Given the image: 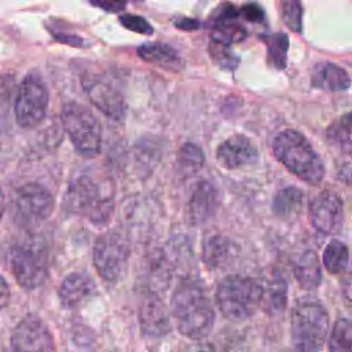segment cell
<instances>
[{"label":"cell","instance_id":"cell-1","mask_svg":"<svg viewBox=\"0 0 352 352\" xmlns=\"http://www.w3.org/2000/svg\"><path fill=\"white\" fill-rule=\"evenodd\" d=\"M170 314L180 334L191 340H202L213 327V305L204 289L192 279H183L175 289Z\"/></svg>","mask_w":352,"mask_h":352},{"label":"cell","instance_id":"cell-2","mask_svg":"<svg viewBox=\"0 0 352 352\" xmlns=\"http://www.w3.org/2000/svg\"><path fill=\"white\" fill-rule=\"evenodd\" d=\"M275 157L292 173L308 184H319L324 176V165L307 138L294 131L285 129L272 142Z\"/></svg>","mask_w":352,"mask_h":352},{"label":"cell","instance_id":"cell-3","mask_svg":"<svg viewBox=\"0 0 352 352\" xmlns=\"http://www.w3.org/2000/svg\"><path fill=\"white\" fill-rule=\"evenodd\" d=\"M261 297L263 286L243 275H228L216 289V304L220 312L234 322L250 318L258 308Z\"/></svg>","mask_w":352,"mask_h":352},{"label":"cell","instance_id":"cell-4","mask_svg":"<svg viewBox=\"0 0 352 352\" xmlns=\"http://www.w3.org/2000/svg\"><path fill=\"white\" fill-rule=\"evenodd\" d=\"M329 333L326 309L312 301L300 302L290 316V337L296 352H320Z\"/></svg>","mask_w":352,"mask_h":352},{"label":"cell","instance_id":"cell-5","mask_svg":"<svg viewBox=\"0 0 352 352\" xmlns=\"http://www.w3.org/2000/svg\"><path fill=\"white\" fill-rule=\"evenodd\" d=\"M113 194L102 192L88 176L72 182L65 195V209L69 213L87 216L95 224H104L113 213Z\"/></svg>","mask_w":352,"mask_h":352},{"label":"cell","instance_id":"cell-6","mask_svg":"<svg viewBox=\"0 0 352 352\" xmlns=\"http://www.w3.org/2000/svg\"><path fill=\"white\" fill-rule=\"evenodd\" d=\"M62 121L74 148L92 158L100 153L102 131L92 111L81 103L69 102L63 106Z\"/></svg>","mask_w":352,"mask_h":352},{"label":"cell","instance_id":"cell-7","mask_svg":"<svg viewBox=\"0 0 352 352\" xmlns=\"http://www.w3.org/2000/svg\"><path fill=\"white\" fill-rule=\"evenodd\" d=\"M129 261V245L116 231L100 235L94 246V265L107 282H117L126 271Z\"/></svg>","mask_w":352,"mask_h":352},{"label":"cell","instance_id":"cell-8","mask_svg":"<svg viewBox=\"0 0 352 352\" xmlns=\"http://www.w3.org/2000/svg\"><path fill=\"white\" fill-rule=\"evenodd\" d=\"M10 268L16 282L25 289H37L48 278V261L36 243L15 245L10 252Z\"/></svg>","mask_w":352,"mask_h":352},{"label":"cell","instance_id":"cell-9","mask_svg":"<svg viewBox=\"0 0 352 352\" xmlns=\"http://www.w3.org/2000/svg\"><path fill=\"white\" fill-rule=\"evenodd\" d=\"M48 107V91L43 80L29 74L19 85L15 100V118L19 126H37L45 117Z\"/></svg>","mask_w":352,"mask_h":352},{"label":"cell","instance_id":"cell-10","mask_svg":"<svg viewBox=\"0 0 352 352\" xmlns=\"http://www.w3.org/2000/svg\"><path fill=\"white\" fill-rule=\"evenodd\" d=\"M14 213L22 224H36L50 217L54 210L52 194L37 183H28L14 194Z\"/></svg>","mask_w":352,"mask_h":352},{"label":"cell","instance_id":"cell-11","mask_svg":"<svg viewBox=\"0 0 352 352\" xmlns=\"http://www.w3.org/2000/svg\"><path fill=\"white\" fill-rule=\"evenodd\" d=\"M11 352H58L47 324L34 315L25 316L11 336Z\"/></svg>","mask_w":352,"mask_h":352},{"label":"cell","instance_id":"cell-12","mask_svg":"<svg viewBox=\"0 0 352 352\" xmlns=\"http://www.w3.org/2000/svg\"><path fill=\"white\" fill-rule=\"evenodd\" d=\"M309 220L324 235L338 234L344 223V205L333 191L319 192L309 204Z\"/></svg>","mask_w":352,"mask_h":352},{"label":"cell","instance_id":"cell-13","mask_svg":"<svg viewBox=\"0 0 352 352\" xmlns=\"http://www.w3.org/2000/svg\"><path fill=\"white\" fill-rule=\"evenodd\" d=\"M82 87L89 100L107 117L122 120L125 116V102L121 94L107 81L96 76H85Z\"/></svg>","mask_w":352,"mask_h":352},{"label":"cell","instance_id":"cell-14","mask_svg":"<svg viewBox=\"0 0 352 352\" xmlns=\"http://www.w3.org/2000/svg\"><path fill=\"white\" fill-rule=\"evenodd\" d=\"M142 333L147 337H162L170 330V315L164 301L155 293H148L139 308Z\"/></svg>","mask_w":352,"mask_h":352},{"label":"cell","instance_id":"cell-15","mask_svg":"<svg viewBox=\"0 0 352 352\" xmlns=\"http://www.w3.org/2000/svg\"><path fill=\"white\" fill-rule=\"evenodd\" d=\"M216 158L221 166L236 169L254 164L258 160V153L246 136L234 135L217 147Z\"/></svg>","mask_w":352,"mask_h":352},{"label":"cell","instance_id":"cell-16","mask_svg":"<svg viewBox=\"0 0 352 352\" xmlns=\"http://www.w3.org/2000/svg\"><path fill=\"white\" fill-rule=\"evenodd\" d=\"M220 204L217 188L209 182H199L188 202V219L192 224L199 226L210 220Z\"/></svg>","mask_w":352,"mask_h":352},{"label":"cell","instance_id":"cell-17","mask_svg":"<svg viewBox=\"0 0 352 352\" xmlns=\"http://www.w3.org/2000/svg\"><path fill=\"white\" fill-rule=\"evenodd\" d=\"M94 289L95 283L88 275L82 272H73L67 275L59 286V301L63 308H76L94 293Z\"/></svg>","mask_w":352,"mask_h":352},{"label":"cell","instance_id":"cell-18","mask_svg":"<svg viewBox=\"0 0 352 352\" xmlns=\"http://www.w3.org/2000/svg\"><path fill=\"white\" fill-rule=\"evenodd\" d=\"M311 84L314 88L322 91H344L351 85V78L346 70L341 66L331 62H324L315 66Z\"/></svg>","mask_w":352,"mask_h":352},{"label":"cell","instance_id":"cell-19","mask_svg":"<svg viewBox=\"0 0 352 352\" xmlns=\"http://www.w3.org/2000/svg\"><path fill=\"white\" fill-rule=\"evenodd\" d=\"M139 56L150 63H154L169 72H180L183 69V59L170 47L162 43H146L138 48Z\"/></svg>","mask_w":352,"mask_h":352},{"label":"cell","instance_id":"cell-20","mask_svg":"<svg viewBox=\"0 0 352 352\" xmlns=\"http://www.w3.org/2000/svg\"><path fill=\"white\" fill-rule=\"evenodd\" d=\"M235 246L224 235L212 234L202 245V260L209 268H221L234 256Z\"/></svg>","mask_w":352,"mask_h":352},{"label":"cell","instance_id":"cell-21","mask_svg":"<svg viewBox=\"0 0 352 352\" xmlns=\"http://www.w3.org/2000/svg\"><path fill=\"white\" fill-rule=\"evenodd\" d=\"M294 278L305 290H315L322 280V267L315 250H305L296 261Z\"/></svg>","mask_w":352,"mask_h":352},{"label":"cell","instance_id":"cell-22","mask_svg":"<svg viewBox=\"0 0 352 352\" xmlns=\"http://www.w3.org/2000/svg\"><path fill=\"white\" fill-rule=\"evenodd\" d=\"M287 304V283L282 276L272 278L267 287H263L261 308L270 315H279L285 311Z\"/></svg>","mask_w":352,"mask_h":352},{"label":"cell","instance_id":"cell-23","mask_svg":"<svg viewBox=\"0 0 352 352\" xmlns=\"http://www.w3.org/2000/svg\"><path fill=\"white\" fill-rule=\"evenodd\" d=\"M302 201L304 194L301 190L297 187H285L276 192L272 202V210L278 217L292 219L300 212Z\"/></svg>","mask_w":352,"mask_h":352},{"label":"cell","instance_id":"cell-24","mask_svg":"<svg viewBox=\"0 0 352 352\" xmlns=\"http://www.w3.org/2000/svg\"><path fill=\"white\" fill-rule=\"evenodd\" d=\"M327 142L340 150V153L352 150V113L342 114L333 121L326 131Z\"/></svg>","mask_w":352,"mask_h":352},{"label":"cell","instance_id":"cell-25","mask_svg":"<svg viewBox=\"0 0 352 352\" xmlns=\"http://www.w3.org/2000/svg\"><path fill=\"white\" fill-rule=\"evenodd\" d=\"M261 40L267 45V60L268 65L276 70L286 67L289 38L285 33H272L261 36Z\"/></svg>","mask_w":352,"mask_h":352},{"label":"cell","instance_id":"cell-26","mask_svg":"<svg viewBox=\"0 0 352 352\" xmlns=\"http://www.w3.org/2000/svg\"><path fill=\"white\" fill-rule=\"evenodd\" d=\"M323 264L327 272L341 275L349 265V252L346 245L338 239L330 241L323 252Z\"/></svg>","mask_w":352,"mask_h":352},{"label":"cell","instance_id":"cell-27","mask_svg":"<svg viewBox=\"0 0 352 352\" xmlns=\"http://www.w3.org/2000/svg\"><path fill=\"white\" fill-rule=\"evenodd\" d=\"M329 352H352V322L346 318L338 319L329 338Z\"/></svg>","mask_w":352,"mask_h":352},{"label":"cell","instance_id":"cell-28","mask_svg":"<svg viewBox=\"0 0 352 352\" xmlns=\"http://www.w3.org/2000/svg\"><path fill=\"white\" fill-rule=\"evenodd\" d=\"M205 162L202 150L194 143H186L177 153V168L186 175L198 172Z\"/></svg>","mask_w":352,"mask_h":352},{"label":"cell","instance_id":"cell-29","mask_svg":"<svg viewBox=\"0 0 352 352\" xmlns=\"http://www.w3.org/2000/svg\"><path fill=\"white\" fill-rule=\"evenodd\" d=\"M246 36V30L241 26L234 23L232 21H223L217 22L212 28V40L224 43V44H232L242 41Z\"/></svg>","mask_w":352,"mask_h":352},{"label":"cell","instance_id":"cell-30","mask_svg":"<svg viewBox=\"0 0 352 352\" xmlns=\"http://www.w3.org/2000/svg\"><path fill=\"white\" fill-rule=\"evenodd\" d=\"M209 55L217 66L226 70H234L239 63V58L232 52L228 44L214 40L209 43Z\"/></svg>","mask_w":352,"mask_h":352},{"label":"cell","instance_id":"cell-31","mask_svg":"<svg viewBox=\"0 0 352 352\" xmlns=\"http://www.w3.org/2000/svg\"><path fill=\"white\" fill-rule=\"evenodd\" d=\"M282 18L287 28L296 33H300L302 26L301 0H282Z\"/></svg>","mask_w":352,"mask_h":352},{"label":"cell","instance_id":"cell-32","mask_svg":"<svg viewBox=\"0 0 352 352\" xmlns=\"http://www.w3.org/2000/svg\"><path fill=\"white\" fill-rule=\"evenodd\" d=\"M120 23L124 28H126L132 32L140 33V34H151L153 33L151 25L144 18H142L139 15H132V14L121 15L120 16Z\"/></svg>","mask_w":352,"mask_h":352},{"label":"cell","instance_id":"cell-33","mask_svg":"<svg viewBox=\"0 0 352 352\" xmlns=\"http://www.w3.org/2000/svg\"><path fill=\"white\" fill-rule=\"evenodd\" d=\"M337 175L340 180L352 187V150L340 153V158L337 161Z\"/></svg>","mask_w":352,"mask_h":352},{"label":"cell","instance_id":"cell-34","mask_svg":"<svg viewBox=\"0 0 352 352\" xmlns=\"http://www.w3.org/2000/svg\"><path fill=\"white\" fill-rule=\"evenodd\" d=\"M239 12L249 22H260L264 19V11L257 4H245Z\"/></svg>","mask_w":352,"mask_h":352},{"label":"cell","instance_id":"cell-35","mask_svg":"<svg viewBox=\"0 0 352 352\" xmlns=\"http://www.w3.org/2000/svg\"><path fill=\"white\" fill-rule=\"evenodd\" d=\"M340 285H341V290H342L344 297L346 300L352 301V264H349L346 267V270L341 274Z\"/></svg>","mask_w":352,"mask_h":352},{"label":"cell","instance_id":"cell-36","mask_svg":"<svg viewBox=\"0 0 352 352\" xmlns=\"http://www.w3.org/2000/svg\"><path fill=\"white\" fill-rule=\"evenodd\" d=\"M126 0H91V3H94L95 6L106 10V11H120L124 8Z\"/></svg>","mask_w":352,"mask_h":352},{"label":"cell","instance_id":"cell-37","mask_svg":"<svg viewBox=\"0 0 352 352\" xmlns=\"http://www.w3.org/2000/svg\"><path fill=\"white\" fill-rule=\"evenodd\" d=\"M10 297H11V293H10L8 283H7V280L0 275V311L7 307V304L10 302Z\"/></svg>","mask_w":352,"mask_h":352},{"label":"cell","instance_id":"cell-38","mask_svg":"<svg viewBox=\"0 0 352 352\" xmlns=\"http://www.w3.org/2000/svg\"><path fill=\"white\" fill-rule=\"evenodd\" d=\"M186 352H216L214 348L210 345V344H206V342H197V344H192L190 345Z\"/></svg>","mask_w":352,"mask_h":352},{"label":"cell","instance_id":"cell-39","mask_svg":"<svg viewBox=\"0 0 352 352\" xmlns=\"http://www.w3.org/2000/svg\"><path fill=\"white\" fill-rule=\"evenodd\" d=\"M176 26L180 29H198V22L194 19L183 18L179 22H176Z\"/></svg>","mask_w":352,"mask_h":352},{"label":"cell","instance_id":"cell-40","mask_svg":"<svg viewBox=\"0 0 352 352\" xmlns=\"http://www.w3.org/2000/svg\"><path fill=\"white\" fill-rule=\"evenodd\" d=\"M4 210H6V198H4L3 191L0 190V220H1L3 214H4Z\"/></svg>","mask_w":352,"mask_h":352},{"label":"cell","instance_id":"cell-41","mask_svg":"<svg viewBox=\"0 0 352 352\" xmlns=\"http://www.w3.org/2000/svg\"><path fill=\"white\" fill-rule=\"evenodd\" d=\"M0 352H1V348H0Z\"/></svg>","mask_w":352,"mask_h":352}]
</instances>
